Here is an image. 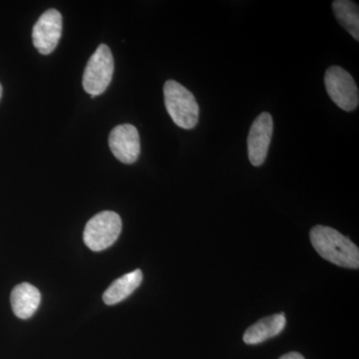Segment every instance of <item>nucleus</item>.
<instances>
[{"label":"nucleus","instance_id":"obj_1","mask_svg":"<svg viewBox=\"0 0 359 359\" xmlns=\"http://www.w3.org/2000/svg\"><path fill=\"white\" fill-rule=\"evenodd\" d=\"M311 242L318 255L342 268H359V250L344 235L325 226H313L309 233Z\"/></svg>","mask_w":359,"mask_h":359},{"label":"nucleus","instance_id":"obj_2","mask_svg":"<svg viewBox=\"0 0 359 359\" xmlns=\"http://www.w3.org/2000/svg\"><path fill=\"white\" fill-rule=\"evenodd\" d=\"M166 109L175 124L181 128H195L199 121V105L195 96L183 85L168 80L164 85Z\"/></svg>","mask_w":359,"mask_h":359},{"label":"nucleus","instance_id":"obj_3","mask_svg":"<svg viewBox=\"0 0 359 359\" xmlns=\"http://www.w3.org/2000/svg\"><path fill=\"white\" fill-rule=\"evenodd\" d=\"M114 74V58L109 47L101 44L93 55L90 57L83 74V87L85 91L92 98L101 95L106 91L112 81Z\"/></svg>","mask_w":359,"mask_h":359},{"label":"nucleus","instance_id":"obj_4","mask_svg":"<svg viewBox=\"0 0 359 359\" xmlns=\"http://www.w3.org/2000/svg\"><path fill=\"white\" fill-rule=\"evenodd\" d=\"M122 231V219L115 212L104 211L89 219L85 226V245L93 252H101L111 247Z\"/></svg>","mask_w":359,"mask_h":359},{"label":"nucleus","instance_id":"obj_5","mask_svg":"<svg viewBox=\"0 0 359 359\" xmlns=\"http://www.w3.org/2000/svg\"><path fill=\"white\" fill-rule=\"evenodd\" d=\"M325 88L328 96L340 108L351 112L358 108V88L353 76L339 66H332L325 72Z\"/></svg>","mask_w":359,"mask_h":359},{"label":"nucleus","instance_id":"obj_6","mask_svg":"<svg viewBox=\"0 0 359 359\" xmlns=\"http://www.w3.org/2000/svg\"><path fill=\"white\" fill-rule=\"evenodd\" d=\"M62 33V15L56 9L45 11L33 26L32 40L35 48L42 55L55 50Z\"/></svg>","mask_w":359,"mask_h":359},{"label":"nucleus","instance_id":"obj_7","mask_svg":"<svg viewBox=\"0 0 359 359\" xmlns=\"http://www.w3.org/2000/svg\"><path fill=\"white\" fill-rule=\"evenodd\" d=\"M273 132V121L271 115L264 112L257 116L250 127L248 137V154L252 166H262L266 161Z\"/></svg>","mask_w":359,"mask_h":359},{"label":"nucleus","instance_id":"obj_8","mask_svg":"<svg viewBox=\"0 0 359 359\" xmlns=\"http://www.w3.org/2000/svg\"><path fill=\"white\" fill-rule=\"evenodd\" d=\"M109 147L112 154L124 164H133L141 152L138 130L131 124L115 127L109 136Z\"/></svg>","mask_w":359,"mask_h":359},{"label":"nucleus","instance_id":"obj_9","mask_svg":"<svg viewBox=\"0 0 359 359\" xmlns=\"http://www.w3.org/2000/svg\"><path fill=\"white\" fill-rule=\"evenodd\" d=\"M41 302V294L37 287L28 283L16 285L11 292V302L13 313L21 320H27L36 313Z\"/></svg>","mask_w":359,"mask_h":359},{"label":"nucleus","instance_id":"obj_10","mask_svg":"<svg viewBox=\"0 0 359 359\" xmlns=\"http://www.w3.org/2000/svg\"><path fill=\"white\" fill-rule=\"evenodd\" d=\"M285 323L283 313L262 318L245 330L244 341L247 344H262L280 334L285 327Z\"/></svg>","mask_w":359,"mask_h":359},{"label":"nucleus","instance_id":"obj_11","mask_svg":"<svg viewBox=\"0 0 359 359\" xmlns=\"http://www.w3.org/2000/svg\"><path fill=\"white\" fill-rule=\"evenodd\" d=\"M142 280L143 273L141 269H135L134 271L117 278L104 292V302L108 306H113L124 301L140 287Z\"/></svg>","mask_w":359,"mask_h":359},{"label":"nucleus","instance_id":"obj_12","mask_svg":"<svg viewBox=\"0 0 359 359\" xmlns=\"http://www.w3.org/2000/svg\"><path fill=\"white\" fill-rule=\"evenodd\" d=\"M335 18L344 29L356 41L359 40V11L358 6L349 0H335L332 2Z\"/></svg>","mask_w":359,"mask_h":359},{"label":"nucleus","instance_id":"obj_13","mask_svg":"<svg viewBox=\"0 0 359 359\" xmlns=\"http://www.w3.org/2000/svg\"><path fill=\"white\" fill-rule=\"evenodd\" d=\"M278 359H304V356L302 355L301 353H290L285 354L282 358Z\"/></svg>","mask_w":359,"mask_h":359},{"label":"nucleus","instance_id":"obj_14","mask_svg":"<svg viewBox=\"0 0 359 359\" xmlns=\"http://www.w3.org/2000/svg\"><path fill=\"white\" fill-rule=\"evenodd\" d=\"M2 97V86L1 84H0V99H1Z\"/></svg>","mask_w":359,"mask_h":359}]
</instances>
